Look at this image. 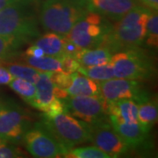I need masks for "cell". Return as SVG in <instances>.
<instances>
[{
  "label": "cell",
  "mask_w": 158,
  "mask_h": 158,
  "mask_svg": "<svg viewBox=\"0 0 158 158\" xmlns=\"http://www.w3.org/2000/svg\"><path fill=\"white\" fill-rule=\"evenodd\" d=\"M26 62L34 67L36 69L43 72H56L62 71V65L60 58L55 56H50L44 55L42 56L34 57L24 56Z\"/></svg>",
  "instance_id": "ffe728a7"
},
{
  "label": "cell",
  "mask_w": 158,
  "mask_h": 158,
  "mask_svg": "<svg viewBox=\"0 0 158 158\" xmlns=\"http://www.w3.org/2000/svg\"><path fill=\"white\" fill-rule=\"evenodd\" d=\"M22 42L15 37L0 35V62L10 56Z\"/></svg>",
  "instance_id": "484cf974"
},
{
  "label": "cell",
  "mask_w": 158,
  "mask_h": 158,
  "mask_svg": "<svg viewBox=\"0 0 158 158\" xmlns=\"http://www.w3.org/2000/svg\"><path fill=\"white\" fill-rule=\"evenodd\" d=\"M9 86L29 105H33L35 96V85L28 81L14 77L9 83Z\"/></svg>",
  "instance_id": "7402d4cb"
},
{
  "label": "cell",
  "mask_w": 158,
  "mask_h": 158,
  "mask_svg": "<svg viewBox=\"0 0 158 158\" xmlns=\"http://www.w3.org/2000/svg\"><path fill=\"white\" fill-rule=\"evenodd\" d=\"M13 78L14 77L9 72V70L0 64V85H9Z\"/></svg>",
  "instance_id": "f546056e"
},
{
  "label": "cell",
  "mask_w": 158,
  "mask_h": 158,
  "mask_svg": "<svg viewBox=\"0 0 158 158\" xmlns=\"http://www.w3.org/2000/svg\"><path fill=\"white\" fill-rule=\"evenodd\" d=\"M88 11L86 0H45L40 7L39 21L45 30L67 35Z\"/></svg>",
  "instance_id": "3957f363"
},
{
  "label": "cell",
  "mask_w": 158,
  "mask_h": 158,
  "mask_svg": "<svg viewBox=\"0 0 158 158\" xmlns=\"http://www.w3.org/2000/svg\"><path fill=\"white\" fill-rule=\"evenodd\" d=\"M151 11L148 8L136 6L124 16L109 26L105 41L112 52L136 48L146 37V25Z\"/></svg>",
  "instance_id": "6da1fadb"
},
{
  "label": "cell",
  "mask_w": 158,
  "mask_h": 158,
  "mask_svg": "<svg viewBox=\"0 0 158 158\" xmlns=\"http://www.w3.org/2000/svg\"><path fill=\"white\" fill-rule=\"evenodd\" d=\"M77 72L87 77L96 80L98 82L106 81V80L115 77L113 66L110 62H108L106 64L95 65V66H90V67L80 66L77 69Z\"/></svg>",
  "instance_id": "44dd1931"
},
{
  "label": "cell",
  "mask_w": 158,
  "mask_h": 158,
  "mask_svg": "<svg viewBox=\"0 0 158 158\" xmlns=\"http://www.w3.org/2000/svg\"><path fill=\"white\" fill-rule=\"evenodd\" d=\"M108 102V101H107ZM138 105L130 99L107 103V115L113 116L127 123L138 122Z\"/></svg>",
  "instance_id": "e0dca14e"
},
{
  "label": "cell",
  "mask_w": 158,
  "mask_h": 158,
  "mask_svg": "<svg viewBox=\"0 0 158 158\" xmlns=\"http://www.w3.org/2000/svg\"><path fill=\"white\" fill-rule=\"evenodd\" d=\"M101 96L108 102L130 99L138 105L148 99V94L141 90V84L137 80L112 78L99 82Z\"/></svg>",
  "instance_id": "30bf717a"
},
{
  "label": "cell",
  "mask_w": 158,
  "mask_h": 158,
  "mask_svg": "<svg viewBox=\"0 0 158 158\" xmlns=\"http://www.w3.org/2000/svg\"><path fill=\"white\" fill-rule=\"evenodd\" d=\"M37 0H14L0 10V35L27 41L40 34Z\"/></svg>",
  "instance_id": "7a4b0ae2"
},
{
  "label": "cell",
  "mask_w": 158,
  "mask_h": 158,
  "mask_svg": "<svg viewBox=\"0 0 158 158\" xmlns=\"http://www.w3.org/2000/svg\"><path fill=\"white\" fill-rule=\"evenodd\" d=\"M61 65H62V71L68 74H72L77 72L80 67L77 61L73 56H70L68 55H64L60 57Z\"/></svg>",
  "instance_id": "83f0119b"
},
{
  "label": "cell",
  "mask_w": 158,
  "mask_h": 158,
  "mask_svg": "<svg viewBox=\"0 0 158 158\" xmlns=\"http://www.w3.org/2000/svg\"><path fill=\"white\" fill-rule=\"evenodd\" d=\"M42 123L68 150L90 141V125L74 118L66 111L43 114Z\"/></svg>",
  "instance_id": "277c9868"
},
{
  "label": "cell",
  "mask_w": 158,
  "mask_h": 158,
  "mask_svg": "<svg viewBox=\"0 0 158 158\" xmlns=\"http://www.w3.org/2000/svg\"><path fill=\"white\" fill-rule=\"evenodd\" d=\"M0 143H3V141H1V140H0Z\"/></svg>",
  "instance_id": "836d02e7"
},
{
  "label": "cell",
  "mask_w": 158,
  "mask_h": 158,
  "mask_svg": "<svg viewBox=\"0 0 158 158\" xmlns=\"http://www.w3.org/2000/svg\"><path fill=\"white\" fill-rule=\"evenodd\" d=\"M146 43L148 46L156 48L158 45V15L151 11L146 25Z\"/></svg>",
  "instance_id": "d4e9b609"
},
{
  "label": "cell",
  "mask_w": 158,
  "mask_h": 158,
  "mask_svg": "<svg viewBox=\"0 0 158 158\" xmlns=\"http://www.w3.org/2000/svg\"><path fill=\"white\" fill-rule=\"evenodd\" d=\"M64 157L71 158H111L107 153L103 151L96 146L71 148Z\"/></svg>",
  "instance_id": "cb8c5ba5"
},
{
  "label": "cell",
  "mask_w": 158,
  "mask_h": 158,
  "mask_svg": "<svg viewBox=\"0 0 158 158\" xmlns=\"http://www.w3.org/2000/svg\"><path fill=\"white\" fill-rule=\"evenodd\" d=\"M71 84L66 89L68 96H98L101 95L99 82L82 74H71Z\"/></svg>",
  "instance_id": "2e32d148"
},
{
  "label": "cell",
  "mask_w": 158,
  "mask_h": 158,
  "mask_svg": "<svg viewBox=\"0 0 158 158\" xmlns=\"http://www.w3.org/2000/svg\"><path fill=\"white\" fill-rule=\"evenodd\" d=\"M109 26L100 14L89 11L74 25L66 36L80 49L93 48L103 45Z\"/></svg>",
  "instance_id": "5b68a950"
},
{
  "label": "cell",
  "mask_w": 158,
  "mask_h": 158,
  "mask_svg": "<svg viewBox=\"0 0 158 158\" xmlns=\"http://www.w3.org/2000/svg\"><path fill=\"white\" fill-rule=\"evenodd\" d=\"M64 111L88 124L106 118L108 102L101 96H67L61 99Z\"/></svg>",
  "instance_id": "ba28073f"
},
{
  "label": "cell",
  "mask_w": 158,
  "mask_h": 158,
  "mask_svg": "<svg viewBox=\"0 0 158 158\" xmlns=\"http://www.w3.org/2000/svg\"><path fill=\"white\" fill-rule=\"evenodd\" d=\"M113 52L106 46H99L93 48L79 49L74 56L82 67H90L95 65L106 64L111 61Z\"/></svg>",
  "instance_id": "9a60e30c"
},
{
  "label": "cell",
  "mask_w": 158,
  "mask_h": 158,
  "mask_svg": "<svg viewBox=\"0 0 158 158\" xmlns=\"http://www.w3.org/2000/svg\"><path fill=\"white\" fill-rule=\"evenodd\" d=\"M50 79L54 86L58 87L60 89L66 90L71 84L72 77L71 74H68L63 71H56V72H49Z\"/></svg>",
  "instance_id": "4316f807"
},
{
  "label": "cell",
  "mask_w": 158,
  "mask_h": 158,
  "mask_svg": "<svg viewBox=\"0 0 158 158\" xmlns=\"http://www.w3.org/2000/svg\"><path fill=\"white\" fill-rule=\"evenodd\" d=\"M90 125V141L107 153L111 157L124 155L130 148L113 128L109 118L98 120Z\"/></svg>",
  "instance_id": "9c48e42d"
},
{
  "label": "cell",
  "mask_w": 158,
  "mask_h": 158,
  "mask_svg": "<svg viewBox=\"0 0 158 158\" xmlns=\"http://www.w3.org/2000/svg\"><path fill=\"white\" fill-rule=\"evenodd\" d=\"M27 130V118L17 106H0V140L3 142L19 141Z\"/></svg>",
  "instance_id": "8fae6325"
},
{
  "label": "cell",
  "mask_w": 158,
  "mask_h": 158,
  "mask_svg": "<svg viewBox=\"0 0 158 158\" xmlns=\"http://www.w3.org/2000/svg\"><path fill=\"white\" fill-rule=\"evenodd\" d=\"M147 7H149L153 10H157L158 8V0H140Z\"/></svg>",
  "instance_id": "1f68e13d"
},
{
  "label": "cell",
  "mask_w": 158,
  "mask_h": 158,
  "mask_svg": "<svg viewBox=\"0 0 158 158\" xmlns=\"http://www.w3.org/2000/svg\"><path fill=\"white\" fill-rule=\"evenodd\" d=\"M13 1L14 0H0V10L6 7V6H8L9 4H11Z\"/></svg>",
  "instance_id": "d6a6232c"
},
{
  "label": "cell",
  "mask_w": 158,
  "mask_h": 158,
  "mask_svg": "<svg viewBox=\"0 0 158 158\" xmlns=\"http://www.w3.org/2000/svg\"><path fill=\"white\" fill-rule=\"evenodd\" d=\"M113 128L129 148H139L148 141L149 130L139 122L127 123L113 116H108Z\"/></svg>",
  "instance_id": "4fadbf2b"
},
{
  "label": "cell",
  "mask_w": 158,
  "mask_h": 158,
  "mask_svg": "<svg viewBox=\"0 0 158 158\" xmlns=\"http://www.w3.org/2000/svg\"><path fill=\"white\" fill-rule=\"evenodd\" d=\"M88 9L117 20L137 6L135 0H86Z\"/></svg>",
  "instance_id": "7c38bea8"
},
{
  "label": "cell",
  "mask_w": 158,
  "mask_h": 158,
  "mask_svg": "<svg viewBox=\"0 0 158 158\" xmlns=\"http://www.w3.org/2000/svg\"><path fill=\"white\" fill-rule=\"evenodd\" d=\"M35 96L32 106L46 113L52 102L56 98L54 95V85L49 72L40 71L38 81L35 84Z\"/></svg>",
  "instance_id": "5bb4252c"
},
{
  "label": "cell",
  "mask_w": 158,
  "mask_h": 158,
  "mask_svg": "<svg viewBox=\"0 0 158 158\" xmlns=\"http://www.w3.org/2000/svg\"><path fill=\"white\" fill-rule=\"evenodd\" d=\"M67 41V36L50 32L44 34L37 40L34 45L40 48L47 56L55 57H62L65 55V44Z\"/></svg>",
  "instance_id": "ac0fdd59"
},
{
  "label": "cell",
  "mask_w": 158,
  "mask_h": 158,
  "mask_svg": "<svg viewBox=\"0 0 158 158\" xmlns=\"http://www.w3.org/2000/svg\"><path fill=\"white\" fill-rule=\"evenodd\" d=\"M22 156V152L13 146H8L5 142L0 143V158H13Z\"/></svg>",
  "instance_id": "f1b7e54d"
},
{
  "label": "cell",
  "mask_w": 158,
  "mask_h": 158,
  "mask_svg": "<svg viewBox=\"0 0 158 158\" xmlns=\"http://www.w3.org/2000/svg\"><path fill=\"white\" fill-rule=\"evenodd\" d=\"M110 63L113 66L114 77L117 78L148 79L154 72L152 63L137 48L113 55Z\"/></svg>",
  "instance_id": "8992f818"
},
{
  "label": "cell",
  "mask_w": 158,
  "mask_h": 158,
  "mask_svg": "<svg viewBox=\"0 0 158 158\" xmlns=\"http://www.w3.org/2000/svg\"><path fill=\"white\" fill-rule=\"evenodd\" d=\"M44 52L43 50L39 48L38 46L33 45L31 46L30 48H28L26 53H25V56H34V57H40L44 56Z\"/></svg>",
  "instance_id": "4dcf8cb0"
},
{
  "label": "cell",
  "mask_w": 158,
  "mask_h": 158,
  "mask_svg": "<svg viewBox=\"0 0 158 158\" xmlns=\"http://www.w3.org/2000/svg\"><path fill=\"white\" fill-rule=\"evenodd\" d=\"M24 141L28 152L39 158L65 156L68 149L51 134L42 122L34 125L24 134Z\"/></svg>",
  "instance_id": "52a82bcc"
},
{
  "label": "cell",
  "mask_w": 158,
  "mask_h": 158,
  "mask_svg": "<svg viewBox=\"0 0 158 158\" xmlns=\"http://www.w3.org/2000/svg\"><path fill=\"white\" fill-rule=\"evenodd\" d=\"M6 69L14 77L25 79L34 85H35L36 82L38 81L40 73V70L30 65L27 66V65L18 64V63H10L7 65Z\"/></svg>",
  "instance_id": "603a6c76"
},
{
  "label": "cell",
  "mask_w": 158,
  "mask_h": 158,
  "mask_svg": "<svg viewBox=\"0 0 158 158\" xmlns=\"http://www.w3.org/2000/svg\"><path fill=\"white\" fill-rule=\"evenodd\" d=\"M157 104L147 99L138 104V122L148 130H150L157 121Z\"/></svg>",
  "instance_id": "d6986e66"
}]
</instances>
